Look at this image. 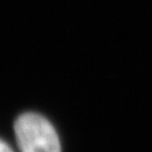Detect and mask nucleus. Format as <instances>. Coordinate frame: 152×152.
<instances>
[{
  "label": "nucleus",
  "mask_w": 152,
  "mask_h": 152,
  "mask_svg": "<svg viewBox=\"0 0 152 152\" xmlns=\"http://www.w3.org/2000/svg\"><path fill=\"white\" fill-rule=\"evenodd\" d=\"M14 127L20 152H61L53 125L42 115L25 113L17 118Z\"/></svg>",
  "instance_id": "obj_1"
},
{
  "label": "nucleus",
  "mask_w": 152,
  "mask_h": 152,
  "mask_svg": "<svg viewBox=\"0 0 152 152\" xmlns=\"http://www.w3.org/2000/svg\"><path fill=\"white\" fill-rule=\"evenodd\" d=\"M0 152H14V151H12V149L6 142L0 140Z\"/></svg>",
  "instance_id": "obj_2"
}]
</instances>
